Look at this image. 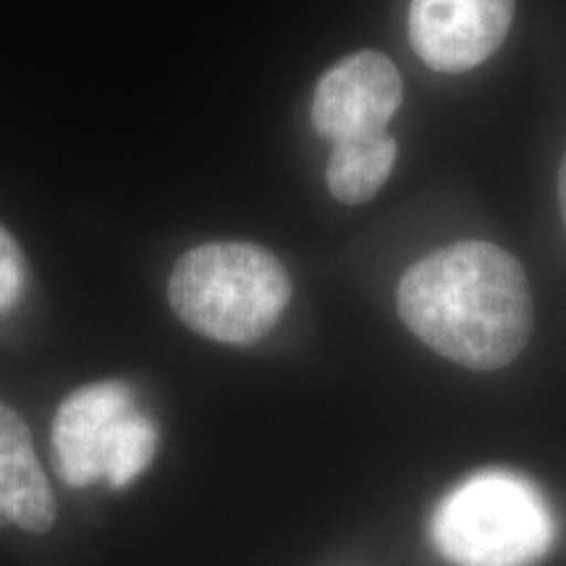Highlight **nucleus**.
<instances>
[{
	"label": "nucleus",
	"instance_id": "3",
	"mask_svg": "<svg viewBox=\"0 0 566 566\" xmlns=\"http://www.w3.org/2000/svg\"><path fill=\"white\" fill-rule=\"evenodd\" d=\"M554 535L546 495L509 470L462 480L430 516L433 546L451 566H535L554 546Z\"/></svg>",
	"mask_w": 566,
	"mask_h": 566
},
{
	"label": "nucleus",
	"instance_id": "2",
	"mask_svg": "<svg viewBox=\"0 0 566 566\" xmlns=\"http://www.w3.org/2000/svg\"><path fill=\"white\" fill-rule=\"evenodd\" d=\"M168 302L195 334L250 346L273 331L292 302V279L265 247L210 242L184 252L168 279Z\"/></svg>",
	"mask_w": 566,
	"mask_h": 566
},
{
	"label": "nucleus",
	"instance_id": "8",
	"mask_svg": "<svg viewBox=\"0 0 566 566\" xmlns=\"http://www.w3.org/2000/svg\"><path fill=\"white\" fill-rule=\"evenodd\" d=\"M396 155H399V145L391 134L334 145L328 168H325L331 195L344 205H363L373 200L391 176Z\"/></svg>",
	"mask_w": 566,
	"mask_h": 566
},
{
	"label": "nucleus",
	"instance_id": "4",
	"mask_svg": "<svg viewBox=\"0 0 566 566\" xmlns=\"http://www.w3.org/2000/svg\"><path fill=\"white\" fill-rule=\"evenodd\" d=\"M53 464L63 483L126 488L153 464L158 424L124 380H97L61 401L53 420Z\"/></svg>",
	"mask_w": 566,
	"mask_h": 566
},
{
	"label": "nucleus",
	"instance_id": "6",
	"mask_svg": "<svg viewBox=\"0 0 566 566\" xmlns=\"http://www.w3.org/2000/svg\"><path fill=\"white\" fill-rule=\"evenodd\" d=\"M516 0H412L409 42L424 66L464 74L504 45Z\"/></svg>",
	"mask_w": 566,
	"mask_h": 566
},
{
	"label": "nucleus",
	"instance_id": "7",
	"mask_svg": "<svg viewBox=\"0 0 566 566\" xmlns=\"http://www.w3.org/2000/svg\"><path fill=\"white\" fill-rule=\"evenodd\" d=\"M0 520L42 535L55 522V495L17 409L0 401Z\"/></svg>",
	"mask_w": 566,
	"mask_h": 566
},
{
	"label": "nucleus",
	"instance_id": "10",
	"mask_svg": "<svg viewBox=\"0 0 566 566\" xmlns=\"http://www.w3.org/2000/svg\"><path fill=\"white\" fill-rule=\"evenodd\" d=\"M558 205H562V218L566 226V155L562 160V168H558Z\"/></svg>",
	"mask_w": 566,
	"mask_h": 566
},
{
	"label": "nucleus",
	"instance_id": "5",
	"mask_svg": "<svg viewBox=\"0 0 566 566\" xmlns=\"http://www.w3.org/2000/svg\"><path fill=\"white\" fill-rule=\"evenodd\" d=\"M399 69L378 51H359L334 63L317 82L313 95V126L331 142L375 139L401 108Z\"/></svg>",
	"mask_w": 566,
	"mask_h": 566
},
{
	"label": "nucleus",
	"instance_id": "9",
	"mask_svg": "<svg viewBox=\"0 0 566 566\" xmlns=\"http://www.w3.org/2000/svg\"><path fill=\"white\" fill-rule=\"evenodd\" d=\"M27 283V260L17 239L0 226V317L17 307Z\"/></svg>",
	"mask_w": 566,
	"mask_h": 566
},
{
	"label": "nucleus",
	"instance_id": "1",
	"mask_svg": "<svg viewBox=\"0 0 566 566\" xmlns=\"http://www.w3.org/2000/svg\"><path fill=\"white\" fill-rule=\"evenodd\" d=\"M396 304L422 344L470 370L514 363L535 317L525 271L491 242L430 252L401 275Z\"/></svg>",
	"mask_w": 566,
	"mask_h": 566
}]
</instances>
